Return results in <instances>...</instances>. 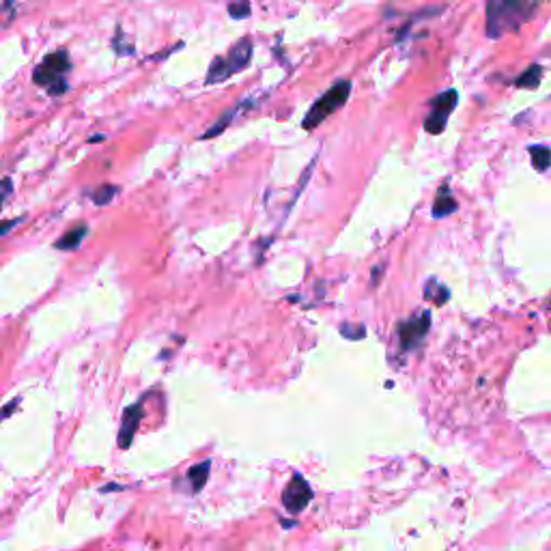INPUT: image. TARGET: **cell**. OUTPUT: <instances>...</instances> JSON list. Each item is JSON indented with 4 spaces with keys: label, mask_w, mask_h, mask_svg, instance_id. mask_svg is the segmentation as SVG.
<instances>
[{
    "label": "cell",
    "mask_w": 551,
    "mask_h": 551,
    "mask_svg": "<svg viewBox=\"0 0 551 551\" xmlns=\"http://www.w3.org/2000/svg\"><path fill=\"white\" fill-rule=\"evenodd\" d=\"M540 7V0H489L486 3V35L491 39L521 30Z\"/></svg>",
    "instance_id": "1"
},
{
    "label": "cell",
    "mask_w": 551,
    "mask_h": 551,
    "mask_svg": "<svg viewBox=\"0 0 551 551\" xmlns=\"http://www.w3.org/2000/svg\"><path fill=\"white\" fill-rule=\"evenodd\" d=\"M349 95H351V82H349V80L336 82L328 93H323V95L313 104V108L308 110V114H306L304 121H301V128H304V130H315V128H319L328 116H332L336 110H340V108L345 106V101L349 99Z\"/></svg>",
    "instance_id": "2"
},
{
    "label": "cell",
    "mask_w": 551,
    "mask_h": 551,
    "mask_svg": "<svg viewBox=\"0 0 551 551\" xmlns=\"http://www.w3.org/2000/svg\"><path fill=\"white\" fill-rule=\"evenodd\" d=\"M67 69H69V56H67V52H65V50H56V52L48 54V56L41 60V63L35 67L33 80H35L39 87H45V89H48V87L54 84L56 80L65 78Z\"/></svg>",
    "instance_id": "3"
},
{
    "label": "cell",
    "mask_w": 551,
    "mask_h": 551,
    "mask_svg": "<svg viewBox=\"0 0 551 551\" xmlns=\"http://www.w3.org/2000/svg\"><path fill=\"white\" fill-rule=\"evenodd\" d=\"M457 91H444L440 93L433 101H431V112H428L426 121H424V130L428 134H442L446 130L448 116L457 106Z\"/></svg>",
    "instance_id": "4"
},
{
    "label": "cell",
    "mask_w": 551,
    "mask_h": 551,
    "mask_svg": "<svg viewBox=\"0 0 551 551\" xmlns=\"http://www.w3.org/2000/svg\"><path fill=\"white\" fill-rule=\"evenodd\" d=\"M311 500H313V489H311V484L306 482L299 474H295V476L291 478V482L284 486V494H282V504H284V508H286L289 513L297 515V513H301L306 506L311 504Z\"/></svg>",
    "instance_id": "5"
},
{
    "label": "cell",
    "mask_w": 551,
    "mask_h": 551,
    "mask_svg": "<svg viewBox=\"0 0 551 551\" xmlns=\"http://www.w3.org/2000/svg\"><path fill=\"white\" fill-rule=\"evenodd\" d=\"M428 325H431V315H428V313H422L420 317L401 323V325H399V340H401V347H403V349L416 347V345L426 336Z\"/></svg>",
    "instance_id": "6"
},
{
    "label": "cell",
    "mask_w": 551,
    "mask_h": 551,
    "mask_svg": "<svg viewBox=\"0 0 551 551\" xmlns=\"http://www.w3.org/2000/svg\"><path fill=\"white\" fill-rule=\"evenodd\" d=\"M250 58H252V39H250V37H243V39H239V41L228 50V56L224 58L226 69H228V76L239 74V72L246 69L248 63H250Z\"/></svg>",
    "instance_id": "7"
},
{
    "label": "cell",
    "mask_w": 551,
    "mask_h": 551,
    "mask_svg": "<svg viewBox=\"0 0 551 551\" xmlns=\"http://www.w3.org/2000/svg\"><path fill=\"white\" fill-rule=\"evenodd\" d=\"M140 416H143L140 405H132L130 409H126L123 422H121V431H118V446L121 448H130V444L134 442L136 428L140 424Z\"/></svg>",
    "instance_id": "8"
},
{
    "label": "cell",
    "mask_w": 551,
    "mask_h": 551,
    "mask_svg": "<svg viewBox=\"0 0 551 551\" xmlns=\"http://www.w3.org/2000/svg\"><path fill=\"white\" fill-rule=\"evenodd\" d=\"M87 233H89V226H87V224H80V226L67 230L63 237L56 241V248H58V250H76L80 243H82V239L87 237Z\"/></svg>",
    "instance_id": "9"
},
{
    "label": "cell",
    "mask_w": 551,
    "mask_h": 551,
    "mask_svg": "<svg viewBox=\"0 0 551 551\" xmlns=\"http://www.w3.org/2000/svg\"><path fill=\"white\" fill-rule=\"evenodd\" d=\"M455 211H457V201L452 199L450 188H448V186H444V188L440 190L438 199H435L433 216H435V218H446V216H450V213H455Z\"/></svg>",
    "instance_id": "10"
},
{
    "label": "cell",
    "mask_w": 551,
    "mask_h": 551,
    "mask_svg": "<svg viewBox=\"0 0 551 551\" xmlns=\"http://www.w3.org/2000/svg\"><path fill=\"white\" fill-rule=\"evenodd\" d=\"M209 469H211V461H203L199 465H194L190 472H188V480L192 482V491L199 494L201 489L205 486L207 478H209Z\"/></svg>",
    "instance_id": "11"
},
{
    "label": "cell",
    "mask_w": 551,
    "mask_h": 551,
    "mask_svg": "<svg viewBox=\"0 0 551 551\" xmlns=\"http://www.w3.org/2000/svg\"><path fill=\"white\" fill-rule=\"evenodd\" d=\"M241 110H243V108H241V104H239L235 110H228L226 114H222V116L216 121V123H213V126H211V128H209V130H207V132L201 136V138H203V140H209V138H216V136H220V134H222V132L228 128V123L233 121V116H235L237 112H241Z\"/></svg>",
    "instance_id": "12"
},
{
    "label": "cell",
    "mask_w": 551,
    "mask_h": 551,
    "mask_svg": "<svg viewBox=\"0 0 551 551\" xmlns=\"http://www.w3.org/2000/svg\"><path fill=\"white\" fill-rule=\"evenodd\" d=\"M530 155H532V164L538 172H545L551 166V149L545 145H536L530 147Z\"/></svg>",
    "instance_id": "13"
},
{
    "label": "cell",
    "mask_w": 551,
    "mask_h": 551,
    "mask_svg": "<svg viewBox=\"0 0 551 551\" xmlns=\"http://www.w3.org/2000/svg\"><path fill=\"white\" fill-rule=\"evenodd\" d=\"M542 80V69L538 65H532L521 78H517V87L519 89H536Z\"/></svg>",
    "instance_id": "14"
},
{
    "label": "cell",
    "mask_w": 551,
    "mask_h": 551,
    "mask_svg": "<svg viewBox=\"0 0 551 551\" xmlns=\"http://www.w3.org/2000/svg\"><path fill=\"white\" fill-rule=\"evenodd\" d=\"M226 78H228V69H226L224 58H216L207 72V84H213V82L218 84V82H224Z\"/></svg>",
    "instance_id": "15"
},
{
    "label": "cell",
    "mask_w": 551,
    "mask_h": 551,
    "mask_svg": "<svg viewBox=\"0 0 551 551\" xmlns=\"http://www.w3.org/2000/svg\"><path fill=\"white\" fill-rule=\"evenodd\" d=\"M250 11H252L250 0H230V3H228V13H230V18H235V20H246V18H250Z\"/></svg>",
    "instance_id": "16"
},
{
    "label": "cell",
    "mask_w": 551,
    "mask_h": 551,
    "mask_svg": "<svg viewBox=\"0 0 551 551\" xmlns=\"http://www.w3.org/2000/svg\"><path fill=\"white\" fill-rule=\"evenodd\" d=\"M116 192H118V188H114V186H101L99 190H95L93 203L99 205V207H104V205L112 203V199L116 196Z\"/></svg>",
    "instance_id": "17"
},
{
    "label": "cell",
    "mask_w": 551,
    "mask_h": 551,
    "mask_svg": "<svg viewBox=\"0 0 551 551\" xmlns=\"http://www.w3.org/2000/svg\"><path fill=\"white\" fill-rule=\"evenodd\" d=\"M112 48H114V52H116L118 56H128V54H134V45H130V43H123V33H121V30L116 33Z\"/></svg>",
    "instance_id": "18"
},
{
    "label": "cell",
    "mask_w": 551,
    "mask_h": 551,
    "mask_svg": "<svg viewBox=\"0 0 551 551\" xmlns=\"http://www.w3.org/2000/svg\"><path fill=\"white\" fill-rule=\"evenodd\" d=\"M340 332H343L347 338H353V340H357V338H362V336H364V328H362V325H355V328H351V325H343V328H340Z\"/></svg>",
    "instance_id": "19"
},
{
    "label": "cell",
    "mask_w": 551,
    "mask_h": 551,
    "mask_svg": "<svg viewBox=\"0 0 551 551\" xmlns=\"http://www.w3.org/2000/svg\"><path fill=\"white\" fill-rule=\"evenodd\" d=\"M48 91H50V95H63V93L67 91V82H65V78H60V80H56L54 84H50V87H48Z\"/></svg>",
    "instance_id": "20"
},
{
    "label": "cell",
    "mask_w": 551,
    "mask_h": 551,
    "mask_svg": "<svg viewBox=\"0 0 551 551\" xmlns=\"http://www.w3.org/2000/svg\"><path fill=\"white\" fill-rule=\"evenodd\" d=\"M22 222V218H16V220H5V222H0V237L3 235H7L9 230H13L18 224Z\"/></svg>",
    "instance_id": "21"
},
{
    "label": "cell",
    "mask_w": 551,
    "mask_h": 551,
    "mask_svg": "<svg viewBox=\"0 0 551 551\" xmlns=\"http://www.w3.org/2000/svg\"><path fill=\"white\" fill-rule=\"evenodd\" d=\"M7 194H11V179L0 181V207H3V201H5Z\"/></svg>",
    "instance_id": "22"
}]
</instances>
